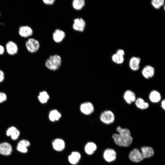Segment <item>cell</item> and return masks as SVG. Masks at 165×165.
I'll list each match as a JSON object with an SVG mask.
<instances>
[{
    "instance_id": "4316f807",
    "label": "cell",
    "mask_w": 165,
    "mask_h": 165,
    "mask_svg": "<svg viewBox=\"0 0 165 165\" xmlns=\"http://www.w3.org/2000/svg\"><path fill=\"white\" fill-rule=\"evenodd\" d=\"M152 6L156 9H159L163 6L164 3V0H153L151 1Z\"/></svg>"
},
{
    "instance_id": "9c48e42d",
    "label": "cell",
    "mask_w": 165,
    "mask_h": 165,
    "mask_svg": "<svg viewBox=\"0 0 165 165\" xmlns=\"http://www.w3.org/2000/svg\"><path fill=\"white\" fill-rule=\"evenodd\" d=\"M155 74L154 68L150 65L145 66L141 70V74L145 79H149L152 78Z\"/></svg>"
},
{
    "instance_id": "7a4b0ae2",
    "label": "cell",
    "mask_w": 165,
    "mask_h": 165,
    "mask_svg": "<svg viewBox=\"0 0 165 165\" xmlns=\"http://www.w3.org/2000/svg\"><path fill=\"white\" fill-rule=\"evenodd\" d=\"M61 64V57L58 55L50 56L45 62L46 66L49 69L56 71L60 67Z\"/></svg>"
},
{
    "instance_id": "277c9868",
    "label": "cell",
    "mask_w": 165,
    "mask_h": 165,
    "mask_svg": "<svg viewBox=\"0 0 165 165\" xmlns=\"http://www.w3.org/2000/svg\"><path fill=\"white\" fill-rule=\"evenodd\" d=\"M25 47L27 50L31 53L37 52L40 48L38 41L33 38H29L26 42Z\"/></svg>"
},
{
    "instance_id": "2e32d148",
    "label": "cell",
    "mask_w": 165,
    "mask_h": 165,
    "mask_svg": "<svg viewBox=\"0 0 165 165\" xmlns=\"http://www.w3.org/2000/svg\"><path fill=\"white\" fill-rule=\"evenodd\" d=\"M141 59L137 57H131L129 62V66L130 69L133 71H137L140 68Z\"/></svg>"
},
{
    "instance_id": "d6a6232c",
    "label": "cell",
    "mask_w": 165,
    "mask_h": 165,
    "mask_svg": "<svg viewBox=\"0 0 165 165\" xmlns=\"http://www.w3.org/2000/svg\"><path fill=\"white\" fill-rule=\"evenodd\" d=\"M116 53L119 55L123 56H124V55L125 54V52L122 49H119L117 51Z\"/></svg>"
},
{
    "instance_id": "44dd1931",
    "label": "cell",
    "mask_w": 165,
    "mask_h": 165,
    "mask_svg": "<svg viewBox=\"0 0 165 165\" xmlns=\"http://www.w3.org/2000/svg\"><path fill=\"white\" fill-rule=\"evenodd\" d=\"M80 158L81 155L79 152H73L68 156V160L71 164H75L79 162Z\"/></svg>"
},
{
    "instance_id": "d590c367",
    "label": "cell",
    "mask_w": 165,
    "mask_h": 165,
    "mask_svg": "<svg viewBox=\"0 0 165 165\" xmlns=\"http://www.w3.org/2000/svg\"><path fill=\"white\" fill-rule=\"evenodd\" d=\"M0 15H1V13H0Z\"/></svg>"
},
{
    "instance_id": "7402d4cb",
    "label": "cell",
    "mask_w": 165,
    "mask_h": 165,
    "mask_svg": "<svg viewBox=\"0 0 165 165\" xmlns=\"http://www.w3.org/2000/svg\"><path fill=\"white\" fill-rule=\"evenodd\" d=\"M97 149V146L95 144L92 142L87 143L85 146V150L88 155H92Z\"/></svg>"
},
{
    "instance_id": "4fadbf2b",
    "label": "cell",
    "mask_w": 165,
    "mask_h": 165,
    "mask_svg": "<svg viewBox=\"0 0 165 165\" xmlns=\"http://www.w3.org/2000/svg\"><path fill=\"white\" fill-rule=\"evenodd\" d=\"M140 151L144 159L150 158L154 154V149L150 146H142L141 147Z\"/></svg>"
},
{
    "instance_id": "5b68a950",
    "label": "cell",
    "mask_w": 165,
    "mask_h": 165,
    "mask_svg": "<svg viewBox=\"0 0 165 165\" xmlns=\"http://www.w3.org/2000/svg\"><path fill=\"white\" fill-rule=\"evenodd\" d=\"M128 156L129 159L134 163L141 162L144 159L140 151L136 148H134L130 152Z\"/></svg>"
},
{
    "instance_id": "484cf974",
    "label": "cell",
    "mask_w": 165,
    "mask_h": 165,
    "mask_svg": "<svg viewBox=\"0 0 165 165\" xmlns=\"http://www.w3.org/2000/svg\"><path fill=\"white\" fill-rule=\"evenodd\" d=\"M112 59L114 63L117 64H121L123 62L124 57V56L116 53L112 56Z\"/></svg>"
},
{
    "instance_id": "8fae6325",
    "label": "cell",
    "mask_w": 165,
    "mask_h": 165,
    "mask_svg": "<svg viewBox=\"0 0 165 165\" xmlns=\"http://www.w3.org/2000/svg\"><path fill=\"white\" fill-rule=\"evenodd\" d=\"M86 25V22L82 18H77L74 20L72 27L75 30L82 32L84 30Z\"/></svg>"
},
{
    "instance_id": "603a6c76",
    "label": "cell",
    "mask_w": 165,
    "mask_h": 165,
    "mask_svg": "<svg viewBox=\"0 0 165 165\" xmlns=\"http://www.w3.org/2000/svg\"><path fill=\"white\" fill-rule=\"evenodd\" d=\"M61 115L57 110L56 109L51 110L49 114V118L52 122L58 120L61 117Z\"/></svg>"
},
{
    "instance_id": "d4e9b609",
    "label": "cell",
    "mask_w": 165,
    "mask_h": 165,
    "mask_svg": "<svg viewBox=\"0 0 165 165\" xmlns=\"http://www.w3.org/2000/svg\"><path fill=\"white\" fill-rule=\"evenodd\" d=\"M49 98V95L45 91L40 92L38 96V100L42 104L46 103Z\"/></svg>"
},
{
    "instance_id": "5bb4252c",
    "label": "cell",
    "mask_w": 165,
    "mask_h": 165,
    "mask_svg": "<svg viewBox=\"0 0 165 165\" xmlns=\"http://www.w3.org/2000/svg\"><path fill=\"white\" fill-rule=\"evenodd\" d=\"M149 101L152 103H157L161 100V95L160 93L156 90H152L148 95Z\"/></svg>"
},
{
    "instance_id": "83f0119b",
    "label": "cell",
    "mask_w": 165,
    "mask_h": 165,
    "mask_svg": "<svg viewBox=\"0 0 165 165\" xmlns=\"http://www.w3.org/2000/svg\"><path fill=\"white\" fill-rule=\"evenodd\" d=\"M30 143L28 140L23 139L20 141L18 143V146L24 148H27L30 146Z\"/></svg>"
},
{
    "instance_id": "1f68e13d",
    "label": "cell",
    "mask_w": 165,
    "mask_h": 165,
    "mask_svg": "<svg viewBox=\"0 0 165 165\" xmlns=\"http://www.w3.org/2000/svg\"><path fill=\"white\" fill-rule=\"evenodd\" d=\"M4 73L0 69V82H1L4 79Z\"/></svg>"
},
{
    "instance_id": "d6986e66",
    "label": "cell",
    "mask_w": 165,
    "mask_h": 165,
    "mask_svg": "<svg viewBox=\"0 0 165 165\" xmlns=\"http://www.w3.org/2000/svg\"><path fill=\"white\" fill-rule=\"evenodd\" d=\"M134 103L136 107L141 110L146 109L149 106V103L141 97L137 98Z\"/></svg>"
},
{
    "instance_id": "52a82bcc",
    "label": "cell",
    "mask_w": 165,
    "mask_h": 165,
    "mask_svg": "<svg viewBox=\"0 0 165 165\" xmlns=\"http://www.w3.org/2000/svg\"><path fill=\"white\" fill-rule=\"evenodd\" d=\"M20 36L24 38L29 37L32 35L33 31L32 29L28 25H23L20 27L18 29Z\"/></svg>"
},
{
    "instance_id": "836d02e7",
    "label": "cell",
    "mask_w": 165,
    "mask_h": 165,
    "mask_svg": "<svg viewBox=\"0 0 165 165\" xmlns=\"http://www.w3.org/2000/svg\"><path fill=\"white\" fill-rule=\"evenodd\" d=\"M161 107L162 109L165 110V100L163 99L162 100L161 102Z\"/></svg>"
},
{
    "instance_id": "30bf717a",
    "label": "cell",
    "mask_w": 165,
    "mask_h": 165,
    "mask_svg": "<svg viewBox=\"0 0 165 165\" xmlns=\"http://www.w3.org/2000/svg\"><path fill=\"white\" fill-rule=\"evenodd\" d=\"M81 112L86 115H90L94 111V107L93 104L87 102L82 104L80 107Z\"/></svg>"
},
{
    "instance_id": "9a60e30c",
    "label": "cell",
    "mask_w": 165,
    "mask_h": 165,
    "mask_svg": "<svg viewBox=\"0 0 165 165\" xmlns=\"http://www.w3.org/2000/svg\"><path fill=\"white\" fill-rule=\"evenodd\" d=\"M12 151L11 145L8 143L3 142L0 144V153L5 156L11 154Z\"/></svg>"
},
{
    "instance_id": "ffe728a7",
    "label": "cell",
    "mask_w": 165,
    "mask_h": 165,
    "mask_svg": "<svg viewBox=\"0 0 165 165\" xmlns=\"http://www.w3.org/2000/svg\"><path fill=\"white\" fill-rule=\"evenodd\" d=\"M19 130L15 127H11L8 128L6 131V135L11 136L13 140H16L18 139L20 135Z\"/></svg>"
},
{
    "instance_id": "e0dca14e",
    "label": "cell",
    "mask_w": 165,
    "mask_h": 165,
    "mask_svg": "<svg viewBox=\"0 0 165 165\" xmlns=\"http://www.w3.org/2000/svg\"><path fill=\"white\" fill-rule=\"evenodd\" d=\"M65 36L64 32L58 29L55 30L53 35V39L54 42L57 43H59L62 41Z\"/></svg>"
},
{
    "instance_id": "7c38bea8",
    "label": "cell",
    "mask_w": 165,
    "mask_h": 165,
    "mask_svg": "<svg viewBox=\"0 0 165 165\" xmlns=\"http://www.w3.org/2000/svg\"><path fill=\"white\" fill-rule=\"evenodd\" d=\"M123 98L125 102L128 105L134 102L137 98L134 92L130 90L125 91L123 94Z\"/></svg>"
},
{
    "instance_id": "4dcf8cb0",
    "label": "cell",
    "mask_w": 165,
    "mask_h": 165,
    "mask_svg": "<svg viewBox=\"0 0 165 165\" xmlns=\"http://www.w3.org/2000/svg\"><path fill=\"white\" fill-rule=\"evenodd\" d=\"M43 3L46 5H52L55 1V0H43L42 1Z\"/></svg>"
},
{
    "instance_id": "ba28073f",
    "label": "cell",
    "mask_w": 165,
    "mask_h": 165,
    "mask_svg": "<svg viewBox=\"0 0 165 165\" xmlns=\"http://www.w3.org/2000/svg\"><path fill=\"white\" fill-rule=\"evenodd\" d=\"M6 49L8 54L14 55L18 51V47L17 44L12 41H8L6 45Z\"/></svg>"
},
{
    "instance_id": "f546056e",
    "label": "cell",
    "mask_w": 165,
    "mask_h": 165,
    "mask_svg": "<svg viewBox=\"0 0 165 165\" xmlns=\"http://www.w3.org/2000/svg\"><path fill=\"white\" fill-rule=\"evenodd\" d=\"M17 149L18 151L23 153H26L28 151L27 148H23L17 146Z\"/></svg>"
},
{
    "instance_id": "ac0fdd59",
    "label": "cell",
    "mask_w": 165,
    "mask_h": 165,
    "mask_svg": "<svg viewBox=\"0 0 165 165\" xmlns=\"http://www.w3.org/2000/svg\"><path fill=\"white\" fill-rule=\"evenodd\" d=\"M53 149L57 151H61L65 148V143L63 140L60 138L54 139L52 142Z\"/></svg>"
},
{
    "instance_id": "f1b7e54d",
    "label": "cell",
    "mask_w": 165,
    "mask_h": 165,
    "mask_svg": "<svg viewBox=\"0 0 165 165\" xmlns=\"http://www.w3.org/2000/svg\"><path fill=\"white\" fill-rule=\"evenodd\" d=\"M6 95L4 93L0 92V103H2L6 100Z\"/></svg>"
},
{
    "instance_id": "e575fe53",
    "label": "cell",
    "mask_w": 165,
    "mask_h": 165,
    "mask_svg": "<svg viewBox=\"0 0 165 165\" xmlns=\"http://www.w3.org/2000/svg\"><path fill=\"white\" fill-rule=\"evenodd\" d=\"M5 52V48L4 46L0 45V55L3 54Z\"/></svg>"
},
{
    "instance_id": "8992f818",
    "label": "cell",
    "mask_w": 165,
    "mask_h": 165,
    "mask_svg": "<svg viewBox=\"0 0 165 165\" xmlns=\"http://www.w3.org/2000/svg\"><path fill=\"white\" fill-rule=\"evenodd\" d=\"M103 157L106 161L109 163L111 162L116 160V152L113 149L107 148L104 152Z\"/></svg>"
},
{
    "instance_id": "6da1fadb",
    "label": "cell",
    "mask_w": 165,
    "mask_h": 165,
    "mask_svg": "<svg viewBox=\"0 0 165 165\" xmlns=\"http://www.w3.org/2000/svg\"><path fill=\"white\" fill-rule=\"evenodd\" d=\"M116 131L118 133H114L112 135L115 144L121 147L130 146L133 141L130 130L127 128H122L118 126L116 128Z\"/></svg>"
},
{
    "instance_id": "3957f363",
    "label": "cell",
    "mask_w": 165,
    "mask_h": 165,
    "mask_svg": "<svg viewBox=\"0 0 165 165\" xmlns=\"http://www.w3.org/2000/svg\"><path fill=\"white\" fill-rule=\"evenodd\" d=\"M100 119L106 125L113 123L115 119L114 112L111 110H106L102 112L100 116Z\"/></svg>"
},
{
    "instance_id": "cb8c5ba5",
    "label": "cell",
    "mask_w": 165,
    "mask_h": 165,
    "mask_svg": "<svg viewBox=\"0 0 165 165\" xmlns=\"http://www.w3.org/2000/svg\"><path fill=\"white\" fill-rule=\"evenodd\" d=\"M85 3L84 0H74L72 2V5L74 9L80 10L84 7Z\"/></svg>"
}]
</instances>
